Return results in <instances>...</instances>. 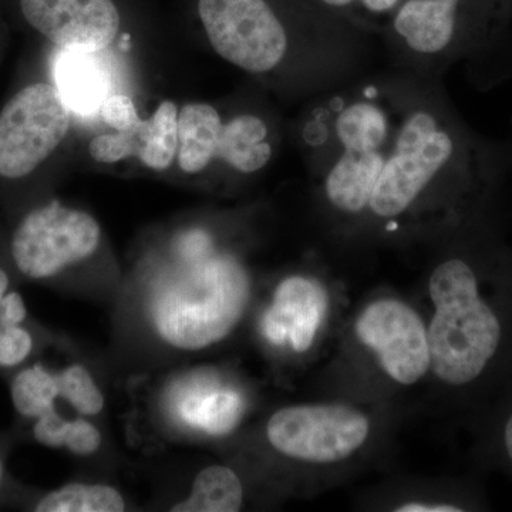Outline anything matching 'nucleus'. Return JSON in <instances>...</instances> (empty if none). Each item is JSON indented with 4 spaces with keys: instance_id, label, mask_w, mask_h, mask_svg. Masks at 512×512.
Returning a JSON list of instances; mask_svg holds the SVG:
<instances>
[{
    "instance_id": "nucleus-1",
    "label": "nucleus",
    "mask_w": 512,
    "mask_h": 512,
    "mask_svg": "<svg viewBox=\"0 0 512 512\" xmlns=\"http://www.w3.org/2000/svg\"><path fill=\"white\" fill-rule=\"evenodd\" d=\"M319 218L348 245H431L501 214L507 144L468 126L440 79L392 69L319 94L301 126Z\"/></svg>"
},
{
    "instance_id": "nucleus-2",
    "label": "nucleus",
    "mask_w": 512,
    "mask_h": 512,
    "mask_svg": "<svg viewBox=\"0 0 512 512\" xmlns=\"http://www.w3.org/2000/svg\"><path fill=\"white\" fill-rule=\"evenodd\" d=\"M423 278L430 380L468 429L512 390V242L501 215L451 232Z\"/></svg>"
},
{
    "instance_id": "nucleus-3",
    "label": "nucleus",
    "mask_w": 512,
    "mask_h": 512,
    "mask_svg": "<svg viewBox=\"0 0 512 512\" xmlns=\"http://www.w3.org/2000/svg\"><path fill=\"white\" fill-rule=\"evenodd\" d=\"M195 10L215 53L244 72L265 76L295 64L318 96L367 73V33L343 20L296 28L272 0H197Z\"/></svg>"
},
{
    "instance_id": "nucleus-4",
    "label": "nucleus",
    "mask_w": 512,
    "mask_h": 512,
    "mask_svg": "<svg viewBox=\"0 0 512 512\" xmlns=\"http://www.w3.org/2000/svg\"><path fill=\"white\" fill-rule=\"evenodd\" d=\"M382 37L393 67L420 76L464 64L490 87L512 74L511 0H403Z\"/></svg>"
},
{
    "instance_id": "nucleus-5",
    "label": "nucleus",
    "mask_w": 512,
    "mask_h": 512,
    "mask_svg": "<svg viewBox=\"0 0 512 512\" xmlns=\"http://www.w3.org/2000/svg\"><path fill=\"white\" fill-rule=\"evenodd\" d=\"M249 276L237 255L217 248L202 258H177L154 279L148 319L165 345L202 350L235 329L247 309Z\"/></svg>"
},
{
    "instance_id": "nucleus-6",
    "label": "nucleus",
    "mask_w": 512,
    "mask_h": 512,
    "mask_svg": "<svg viewBox=\"0 0 512 512\" xmlns=\"http://www.w3.org/2000/svg\"><path fill=\"white\" fill-rule=\"evenodd\" d=\"M345 348L349 366L365 376L380 399L410 392L430 380L426 318L419 306L393 293H380L360 306Z\"/></svg>"
},
{
    "instance_id": "nucleus-7",
    "label": "nucleus",
    "mask_w": 512,
    "mask_h": 512,
    "mask_svg": "<svg viewBox=\"0 0 512 512\" xmlns=\"http://www.w3.org/2000/svg\"><path fill=\"white\" fill-rule=\"evenodd\" d=\"M264 433L275 454L320 477L365 461L382 439L383 424L365 404L332 400L281 407Z\"/></svg>"
},
{
    "instance_id": "nucleus-8",
    "label": "nucleus",
    "mask_w": 512,
    "mask_h": 512,
    "mask_svg": "<svg viewBox=\"0 0 512 512\" xmlns=\"http://www.w3.org/2000/svg\"><path fill=\"white\" fill-rule=\"evenodd\" d=\"M100 239L96 218L52 201L22 218L12 235L10 254L20 274L45 281L89 259Z\"/></svg>"
},
{
    "instance_id": "nucleus-9",
    "label": "nucleus",
    "mask_w": 512,
    "mask_h": 512,
    "mask_svg": "<svg viewBox=\"0 0 512 512\" xmlns=\"http://www.w3.org/2000/svg\"><path fill=\"white\" fill-rule=\"evenodd\" d=\"M69 126L70 107L56 86L23 87L0 111V177H28L55 153Z\"/></svg>"
},
{
    "instance_id": "nucleus-10",
    "label": "nucleus",
    "mask_w": 512,
    "mask_h": 512,
    "mask_svg": "<svg viewBox=\"0 0 512 512\" xmlns=\"http://www.w3.org/2000/svg\"><path fill=\"white\" fill-rule=\"evenodd\" d=\"M19 9L30 28L74 52L99 53L123 26L117 0H19Z\"/></svg>"
},
{
    "instance_id": "nucleus-11",
    "label": "nucleus",
    "mask_w": 512,
    "mask_h": 512,
    "mask_svg": "<svg viewBox=\"0 0 512 512\" xmlns=\"http://www.w3.org/2000/svg\"><path fill=\"white\" fill-rule=\"evenodd\" d=\"M170 407L185 429L222 436L238 423L241 399L207 377L190 376L174 387Z\"/></svg>"
},
{
    "instance_id": "nucleus-12",
    "label": "nucleus",
    "mask_w": 512,
    "mask_h": 512,
    "mask_svg": "<svg viewBox=\"0 0 512 512\" xmlns=\"http://www.w3.org/2000/svg\"><path fill=\"white\" fill-rule=\"evenodd\" d=\"M274 148V133L265 117L238 113L225 119L218 161L234 174H258L271 163Z\"/></svg>"
},
{
    "instance_id": "nucleus-13",
    "label": "nucleus",
    "mask_w": 512,
    "mask_h": 512,
    "mask_svg": "<svg viewBox=\"0 0 512 512\" xmlns=\"http://www.w3.org/2000/svg\"><path fill=\"white\" fill-rule=\"evenodd\" d=\"M389 511L464 512L488 508L487 495L474 478H453L436 484L403 485L383 501Z\"/></svg>"
},
{
    "instance_id": "nucleus-14",
    "label": "nucleus",
    "mask_w": 512,
    "mask_h": 512,
    "mask_svg": "<svg viewBox=\"0 0 512 512\" xmlns=\"http://www.w3.org/2000/svg\"><path fill=\"white\" fill-rule=\"evenodd\" d=\"M224 116L208 103H190L178 113L177 164L185 174H200L218 161Z\"/></svg>"
},
{
    "instance_id": "nucleus-15",
    "label": "nucleus",
    "mask_w": 512,
    "mask_h": 512,
    "mask_svg": "<svg viewBox=\"0 0 512 512\" xmlns=\"http://www.w3.org/2000/svg\"><path fill=\"white\" fill-rule=\"evenodd\" d=\"M178 113L174 101H164L150 119L141 120L128 130L117 131L124 157H137L154 171L171 167L177 158Z\"/></svg>"
},
{
    "instance_id": "nucleus-16",
    "label": "nucleus",
    "mask_w": 512,
    "mask_h": 512,
    "mask_svg": "<svg viewBox=\"0 0 512 512\" xmlns=\"http://www.w3.org/2000/svg\"><path fill=\"white\" fill-rule=\"evenodd\" d=\"M56 87L76 113L101 109L109 92V76L96 53L63 50L56 62Z\"/></svg>"
},
{
    "instance_id": "nucleus-17",
    "label": "nucleus",
    "mask_w": 512,
    "mask_h": 512,
    "mask_svg": "<svg viewBox=\"0 0 512 512\" xmlns=\"http://www.w3.org/2000/svg\"><path fill=\"white\" fill-rule=\"evenodd\" d=\"M245 503V488L237 471L214 464L202 468L192 481L190 494L174 504L173 512H237Z\"/></svg>"
},
{
    "instance_id": "nucleus-18",
    "label": "nucleus",
    "mask_w": 512,
    "mask_h": 512,
    "mask_svg": "<svg viewBox=\"0 0 512 512\" xmlns=\"http://www.w3.org/2000/svg\"><path fill=\"white\" fill-rule=\"evenodd\" d=\"M470 430L477 466L512 480V390Z\"/></svg>"
},
{
    "instance_id": "nucleus-19",
    "label": "nucleus",
    "mask_w": 512,
    "mask_h": 512,
    "mask_svg": "<svg viewBox=\"0 0 512 512\" xmlns=\"http://www.w3.org/2000/svg\"><path fill=\"white\" fill-rule=\"evenodd\" d=\"M37 443L50 448H66L80 457L93 456L103 444L100 430L86 417L67 419L56 410L43 414L33 424Z\"/></svg>"
},
{
    "instance_id": "nucleus-20",
    "label": "nucleus",
    "mask_w": 512,
    "mask_h": 512,
    "mask_svg": "<svg viewBox=\"0 0 512 512\" xmlns=\"http://www.w3.org/2000/svg\"><path fill=\"white\" fill-rule=\"evenodd\" d=\"M127 504L117 488L107 484L70 483L43 495L37 512H121Z\"/></svg>"
},
{
    "instance_id": "nucleus-21",
    "label": "nucleus",
    "mask_w": 512,
    "mask_h": 512,
    "mask_svg": "<svg viewBox=\"0 0 512 512\" xmlns=\"http://www.w3.org/2000/svg\"><path fill=\"white\" fill-rule=\"evenodd\" d=\"M10 399L16 412L25 419L36 420L56 410L60 400L57 373L43 365L25 367L13 377Z\"/></svg>"
},
{
    "instance_id": "nucleus-22",
    "label": "nucleus",
    "mask_w": 512,
    "mask_h": 512,
    "mask_svg": "<svg viewBox=\"0 0 512 512\" xmlns=\"http://www.w3.org/2000/svg\"><path fill=\"white\" fill-rule=\"evenodd\" d=\"M403 0H313L325 10L367 35L383 36Z\"/></svg>"
},
{
    "instance_id": "nucleus-23",
    "label": "nucleus",
    "mask_w": 512,
    "mask_h": 512,
    "mask_svg": "<svg viewBox=\"0 0 512 512\" xmlns=\"http://www.w3.org/2000/svg\"><path fill=\"white\" fill-rule=\"evenodd\" d=\"M60 400H64L84 417L97 416L103 412L104 394L86 366L70 365L57 373Z\"/></svg>"
},
{
    "instance_id": "nucleus-24",
    "label": "nucleus",
    "mask_w": 512,
    "mask_h": 512,
    "mask_svg": "<svg viewBox=\"0 0 512 512\" xmlns=\"http://www.w3.org/2000/svg\"><path fill=\"white\" fill-rule=\"evenodd\" d=\"M33 350V336L23 325H0V367L22 365Z\"/></svg>"
},
{
    "instance_id": "nucleus-25",
    "label": "nucleus",
    "mask_w": 512,
    "mask_h": 512,
    "mask_svg": "<svg viewBox=\"0 0 512 512\" xmlns=\"http://www.w3.org/2000/svg\"><path fill=\"white\" fill-rule=\"evenodd\" d=\"M101 117L107 126L116 131L128 130L141 121L136 104L126 94H111L107 97L101 104Z\"/></svg>"
},
{
    "instance_id": "nucleus-26",
    "label": "nucleus",
    "mask_w": 512,
    "mask_h": 512,
    "mask_svg": "<svg viewBox=\"0 0 512 512\" xmlns=\"http://www.w3.org/2000/svg\"><path fill=\"white\" fill-rule=\"evenodd\" d=\"M28 318L25 299L19 292L9 291L0 301V325H23Z\"/></svg>"
},
{
    "instance_id": "nucleus-27",
    "label": "nucleus",
    "mask_w": 512,
    "mask_h": 512,
    "mask_svg": "<svg viewBox=\"0 0 512 512\" xmlns=\"http://www.w3.org/2000/svg\"><path fill=\"white\" fill-rule=\"evenodd\" d=\"M10 279L8 272L5 269L0 268V301H2L3 296L9 292Z\"/></svg>"
},
{
    "instance_id": "nucleus-28",
    "label": "nucleus",
    "mask_w": 512,
    "mask_h": 512,
    "mask_svg": "<svg viewBox=\"0 0 512 512\" xmlns=\"http://www.w3.org/2000/svg\"><path fill=\"white\" fill-rule=\"evenodd\" d=\"M3 477H5V466H3L2 458H0V485H2Z\"/></svg>"
}]
</instances>
